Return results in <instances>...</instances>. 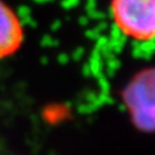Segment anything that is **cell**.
Here are the masks:
<instances>
[{"label": "cell", "mask_w": 155, "mask_h": 155, "mask_svg": "<svg viewBox=\"0 0 155 155\" xmlns=\"http://www.w3.org/2000/svg\"><path fill=\"white\" fill-rule=\"evenodd\" d=\"M110 9L123 35L136 41L155 39V0H111Z\"/></svg>", "instance_id": "2"}, {"label": "cell", "mask_w": 155, "mask_h": 155, "mask_svg": "<svg viewBox=\"0 0 155 155\" xmlns=\"http://www.w3.org/2000/svg\"><path fill=\"white\" fill-rule=\"evenodd\" d=\"M25 40V30L17 13L4 0H0V60L19 51Z\"/></svg>", "instance_id": "3"}, {"label": "cell", "mask_w": 155, "mask_h": 155, "mask_svg": "<svg viewBox=\"0 0 155 155\" xmlns=\"http://www.w3.org/2000/svg\"><path fill=\"white\" fill-rule=\"evenodd\" d=\"M120 97L134 128L142 133H155V66L136 72Z\"/></svg>", "instance_id": "1"}]
</instances>
